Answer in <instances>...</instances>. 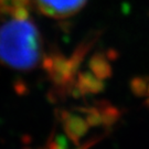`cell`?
Returning a JSON list of instances; mask_svg holds the SVG:
<instances>
[{
	"label": "cell",
	"instance_id": "obj_11",
	"mask_svg": "<svg viewBox=\"0 0 149 149\" xmlns=\"http://www.w3.org/2000/svg\"><path fill=\"white\" fill-rule=\"evenodd\" d=\"M10 5L12 7H28L32 6V0H11Z\"/></svg>",
	"mask_w": 149,
	"mask_h": 149
},
{
	"label": "cell",
	"instance_id": "obj_12",
	"mask_svg": "<svg viewBox=\"0 0 149 149\" xmlns=\"http://www.w3.org/2000/svg\"><path fill=\"white\" fill-rule=\"evenodd\" d=\"M105 54H106L107 58L109 59V61H115V60L118 59V52L116 50H114V49H108V50H106Z\"/></svg>",
	"mask_w": 149,
	"mask_h": 149
},
{
	"label": "cell",
	"instance_id": "obj_8",
	"mask_svg": "<svg viewBox=\"0 0 149 149\" xmlns=\"http://www.w3.org/2000/svg\"><path fill=\"white\" fill-rule=\"evenodd\" d=\"M148 82L149 77H144V76L133 77L129 82V87H130L132 93L137 97H145L147 95Z\"/></svg>",
	"mask_w": 149,
	"mask_h": 149
},
{
	"label": "cell",
	"instance_id": "obj_3",
	"mask_svg": "<svg viewBox=\"0 0 149 149\" xmlns=\"http://www.w3.org/2000/svg\"><path fill=\"white\" fill-rule=\"evenodd\" d=\"M56 119L62 125L64 133L69 137L70 141L79 147L81 139L87 134L90 128L85 118L68 109H58Z\"/></svg>",
	"mask_w": 149,
	"mask_h": 149
},
{
	"label": "cell",
	"instance_id": "obj_1",
	"mask_svg": "<svg viewBox=\"0 0 149 149\" xmlns=\"http://www.w3.org/2000/svg\"><path fill=\"white\" fill-rule=\"evenodd\" d=\"M42 59V38L33 21L6 20L0 26V63L28 72Z\"/></svg>",
	"mask_w": 149,
	"mask_h": 149
},
{
	"label": "cell",
	"instance_id": "obj_9",
	"mask_svg": "<svg viewBox=\"0 0 149 149\" xmlns=\"http://www.w3.org/2000/svg\"><path fill=\"white\" fill-rule=\"evenodd\" d=\"M69 137L63 134H54L49 137L47 147L44 149H69Z\"/></svg>",
	"mask_w": 149,
	"mask_h": 149
},
{
	"label": "cell",
	"instance_id": "obj_4",
	"mask_svg": "<svg viewBox=\"0 0 149 149\" xmlns=\"http://www.w3.org/2000/svg\"><path fill=\"white\" fill-rule=\"evenodd\" d=\"M76 84L81 88L84 97L87 95L100 94L105 90V83L103 80L98 79L91 71H83L77 73Z\"/></svg>",
	"mask_w": 149,
	"mask_h": 149
},
{
	"label": "cell",
	"instance_id": "obj_5",
	"mask_svg": "<svg viewBox=\"0 0 149 149\" xmlns=\"http://www.w3.org/2000/svg\"><path fill=\"white\" fill-rule=\"evenodd\" d=\"M88 69L101 80H107L113 75L111 61L105 52H96L93 54L88 60Z\"/></svg>",
	"mask_w": 149,
	"mask_h": 149
},
{
	"label": "cell",
	"instance_id": "obj_13",
	"mask_svg": "<svg viewBox=\"0 0 149 149\" xmlns=\"http://www.w3.org/2000/svg\"><path fill=\"white\" fill-rule=\"evenodd\" d=\"M145 104H146V105H147V106L149 107V97L147 98V100H146V102H145Z\"/></svg>",
	"mask_w": 149,
	"mask_h": 149
},
{
	"label": "cell",
	"instance_id": "obj_7",
	"mask_svg": "<svg viewBox=\"0 0 149 149\" xmlns=\"http://www.w3.org/2000/svg\"><path fill=\"white\" fill-rule=\"evenodd\" d=\"M74 111L79 113H82L84 115V118L86 119L90 127H97L103 125L102 114L100 109L96 106L92 107H75Z\"/></svg>",
	"mask_w": 149,
	"mask_h": 149
},
{
	"label": "cell",
	"instance_id": "obj_14",
	"mask_svg": "<svg viewBox=\"0 0 149 149\" xmlns=\"http://www.w3.org/2000/svg\"><path fill=\"white\" fill-rule=\"evenodd\" d=\"M147 95L149 96V82H148V90H147Z\"/></svg>",
	"mask_w": 149,
	"mask_h": 149
},
{
	"label": "cell",
	"instance_id": "obj_6",
	"mask_svg": "<svg viewBox=\"0 0 149 149\" xmlns=\"http://www.w3.org/2000/svg\"><path fill=\"white\" fill-rule=\"evenodd\" d=\"M95 106L100 109L103 119V126L105 128H112L115 124L122 117L120 109L116 106H113L109 102L107 101H97L95 102Z\"/></svg>",
	"mask_w": 149,
	"mask_h": 149
},
{
	"label": "cell",
	"instance_id": "obj_2",
	"mask_svg": "<svg viewBox=\"0 0 149 149\" xmlns=\"http://www.w3.org/2000/svg\"><path fill=\"white\" fill-rule=\"evenodd\" d=\"M87 0H33L38 11L45 17L63 20L83 9Z\"/></svg>",
	"mask_w": 149,
	"mask_h": 149
},
{
	"label": "cell",
	"instance_id": "obj_10",
	"mask_svg": "<svg viewBox=\"0 0 149 149\" xmlns=\"http://www.w3.org/2000/svg\"><path fill=\"white\" fill-rule=\"evenodd\" d=\"M10 17L12 19L20 20V21L29 20V18H30L29 8L28 7H12L10 12Z\"/></svg>",
	"mask_w": 149,
	"mask_h": 149
}]
</instances>
